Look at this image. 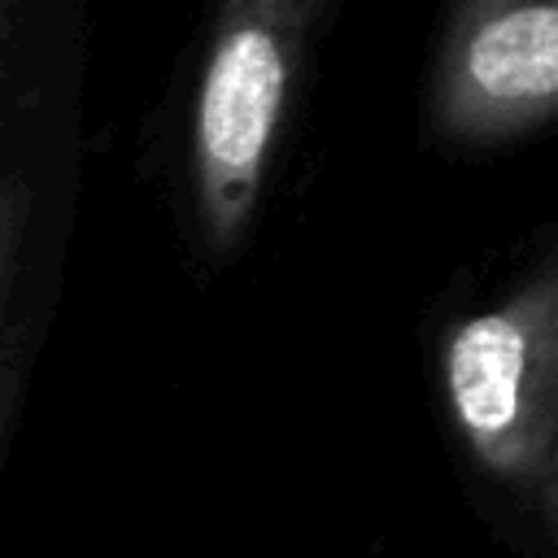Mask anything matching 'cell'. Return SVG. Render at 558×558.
I'll return each mask as SVG.
<instances>
[{"label": "cell", "mask_w": 558, "mask_h": 558, "mask_svg": "<svg viewBox=\"0 0 558 558\" xmlns=\"http://www.w3.org/2000/svg\"><path fill=\"white\" fill-rule=\"evenodd\" d=\"M449 423L488 484L541 527L558 514V270L536 262L497 305L453 323L440 340Z\"/></svg>", "instance_id": "obj_1"}, {"label": "cell", "mask_w": 558, "mask_h": 558, "mask_svg": "<svg viewBox=\"0 0 558 558\" xmlns=\"http://www.w3.org/2000/svg\"><path fill=\"white\" fill-rule=\"evenodd\" d=\"M318 17L314 0H240L209 35L192 100V187L214 248H235L257 214Z\"/></svg>", "instance_id": "obj_2"}, {"label": "cell", "mask_w": 558, "mask_h": 558, "mask_svg": "<svg viewBox=\"0 0 558 558\" xmlns=\"http://www.w3.org/2000/svg\"><path fill=\"white\" fill-rule=\"evenodd\" d=\"M558 100V9L523 0L466 4L440 44L432 113L453 144H506L536 131Z\"/></svg>", "instance_id": "obj_3"}, {"label": "cell", "mask_w": 558, "mask_h": 558, "mask_svg": "<svg viewBox=\"0 0 558 558\" xmlns=\"http://www.w3.org/2000/svg\"><path fill=\"white\" fill-rule=\"evenodd\" d=\"M26 227H31V183L22 174L0 179V344L4 327L13 314V292L22 275V253H26Z\"/></svg>", "instance_id": "obj_4"}, {"label": "cell", "mask_w": 558, "mask_h": 558, "mask_svg": "<svg viewBox=\"0 0 558 558\" xmlns=\"http://www.w3.org/2000/svg\"><path fill=\"white\" fill-rule=\"evenodd\" d=\"M0 26H4V4H0Z\"/></svg>", "instance_id": "obj_5"}]
</instances>
